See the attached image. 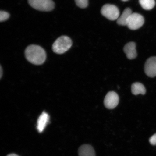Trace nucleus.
I'll return each instance as SVG.
<instances>
[{
	"label": "nucleus",
	"instance_id": "nucleus-11",
	"mask_svg": "<svg viewBox=\"0 0 156 156\" xmlns=\"http://www.w3.org/2000/svg\"><path fill=\"white\" fill-rule=\"evenodd\" d=\"M132 13L131 9L130 8H126L122 12V14L117 20L118 24L125 26L127 25L129 19Z\"/></svg>",
	"mask_w": 156,
	"mask_h": 156
},
{
	"label": "nucleus",
	"instance_id": "nucleus-16",
	"mask_svg": "<svg viewBox=\"0 0 156 156\" xmlns=\"http://www.w3.org/2000/svg\"><path fill=\"white\" fill-rule=\"evenodd\" d=\"M149 141L151 145H156V133L150 138Z\"/></svg>",
	"mask_w": 156,
	"mask_h": 156
},
{
	"label": "nucleus",
	"instance_id": "nucleus-9",
	"mask_svg": "<svg viewBox=\"0 0 156 156\" xmlns=\"http://www.w3.org/2000/svg\"><path fill=\"white\" fill-rule=\"evenodd\" d=\"M49 116L47 113L44 112H43L39 117L37 127L39 132L42 133L44 131L49 121Z\"/></svg>",
	"mask_w": 156,
	"mask_h": 156
},
{
	"label": "nucleus",
	"instance_id": "nucleus-6",
	"mask_svg": "<svg viewBox=\"0 0 156 156\" xmlns=\"http://www.w3.org/2000/svg\"><path fill=\"white\" fill-rule=\"evenodd\" d=\"M119 102V97L114 91H110L105 97L104 103L106 108L108 109H113L115 108Z\"/></svg>",
	"mask_w": 156,
	"mask_h": 156
},
{
	"label": "nucleus",
	"instance_id": "nucleus-1",
	"mask_svg": "<svg viewBox=\"0 0 156 156\" xmlns=\"http://www.w3.org/2000/svg\"><path fill=\"white\" fill-rule=\"evenodd\" d=\"M25 55L29 62L36 65L43 64L46 58L45 51L41 47L36 44H31L27 47Z\"/></svg>",
	"mask_w": 156,
	"mask_h": 156
},
{
	"label": "nucleus",
	"instance_id": "nucleus-2",
	"mask_svg": "<svg viewBox=\"0 0 156 156\" xmlns=\"http://www.w3.org/2000/svg\"><path fill=\"white\" fill-rule=\"evenodd\" d=\"M72 44V40L69 37L65 36H60L54 43L52 49L55 53L63 54L71 48Z\"/></svg>",
	"mask_w": 156,
	"mask_h": 156
},
{
	"label": "nucleus",
	"instance_id": "nucleus-18",
	"mask_svg": "<svg viewBox=\"0 0 156 156\" xmlns=\"http://www.w3.org/2000/svg\"><path fill=\"white\" fill-rule=\"evenodd\" d=\"M3 72V71H2V67L1 66V77H2V73Z\"/></svg>",
	"mask_w": 156,
	"mask_h": 156
},
{
	"label": "nucleus",
	"instance_id": "nucleus-4",
	"mask_svg": "<svg viewBox=\"0 0 156 156\" xmlns=\"http://www.w3.org/2000/svg\"><path fill=\"white\" fill-rule=\"evenodd\" d=\"M101 13L103 16L110 20H116L119 17L118 8L114 5L106 4L103 6Z\"/></svg>",
	"mask_w": 156,
	"mask_h": 156
},
{
	"label": "nucleus",
	"instance_id": "nucleus-14",
	"mask_svg": "<svg viewBox=\"0 0 156 156\" xmlns=\"http://www.w3.org/2000/svg\"><path fill=\"white\" fill-rule=\"evenodd\" d=\"M75 1L77 6L80 8H85L88 5V0H75Z\"/></svg>",
	"mask_w": 156,
	"mask_h": 156
},
{
	"label": "nucleus",
	"instance_id": "nucleus-5",
	"mask_svg": "<svg viewBox=\"0 0 156 156\" xmlns=\"http://www.w3.org/2000/svg\"><path fill=\"white\" fill-rule=\"evenodd\" d=\"M144 23V19L141 15L138 13H132L128 21L127 26L132 30L139 29Z\"/></svg>",
	"mask_w": 156,
	"mask_h": 156
},
{
	"label": "nucleus",
	"instance_id": "nucleus-7",
	"mask_svg": "<svg viewBox=\"0 0 156 156\" xmlns=\"http://www.w3.org/2000/svg\"><path fill=\"white\" fill-rule=\"evenodd\" d=\"M144 71L148 77L153 78L156 76V56H152L146 60Z\"/></svg>",
	"mask_w": 156,
	"mask_h": 156
},
{
	"label": "nucleus",
	"instance_id": "nucleus-8",
	"mask_svg": "<svg viewBox=\"0 0 156 156\" xmlns=\"http://www.w3.org/2000/svg\"><path fill=\"white\" fill-rule=\"evenodd\" d=\"M124 51L129 59H134L137 56L136 45L134 42H130L126 44L124 48Z\"/></svg>",
	"mask_w": 156,
	"mask_h": 156
},
{
	"label": "nucleus",
	"instance_id": "nucleus-3",
	"mask_svg": "<svg viewBox=\"0 0 156 156\" xmlns=\"http://www.w3.org/2000/svg\"><path fill=\"white\" fill-rule=\"evenodd\" d=\"M28 2L31 7L38 11H50L55 7V3L52 0H28Z\"/></svg>",
	"mask_w": 156,
	"mask_h": 156
},
{
	"label": "nucleus",
	"instance_id": "nucleus-15",
	"mask_svg": "<svg viewBox=\"0 0 156 156\" xmlns=\"http://www.w3.org/2000/svg\"><path fill=\"white\" fill-rule=\"evenodd\" d=\"M10 16L9 13L4 11H1L0 12V21L1 22L7 20Z\"/></svg>",
	"mask_w": 156,
	"mask_h": 156
},
{
	"label": "nucleus",
	"instance_id": "nucleus-17",
	"mask_svg": "<svg viewBox=\"0 0 156 156\" xmlns=\"http://www.w3.org/2000/svg\"><path fill=\"white\" fill-rule=\"evenodd\" d=\"M7 156H19L17 155L16 154H9V155H7Z\"/></svg>",
	"mask_w": 156,
	"mask_h": 156
},
{
	"label": "nucleus",
	"instance_id": "nucleus-12",
	"mask_svg": "<svg viewBox=\"0 0 156 156\" xmlns=\"http://www.w3.org/2000/svg\"><path fill=\"white\" fill-rule=\"evenodd\" d=\"M131 91L133 94L137 95L139 94H145L146 89L144 85L140 83H135L131 87Z\"/></svg>",
	"mask_w": 156,
	"mask_h": 156
},
{
	"label": "nucleus",
	"instance_id": "nucleus-10",
	"mask_svg": "<svg viewBox=\"0 0 156 156\" xmlns=\"http://www.w3.org/2000/svg\"><path fill=\"white\" fill-rule=\"evenodd\" d=\"M79 156H95L94 149L90 145L85 144L82 145L78 150Z\"/></svg>",
	"mask_w": 156,
	"mask_h": 156
},
{
	"label": "nucleus",
	"instance_id": "nucleus-13",
	"mask_svg": "<svg viewBox=\"0 0 156 156\" xmlns=\"http://www.w3.org/2000/svg\"><path fill=\"white\" fill-rule=\"evenodd\" d=\"M139 1L142 8L146 10L153 9L155 5V0H139Z\"/></svg>",
	"mask_w": 156,
	"mask_h": 156
},
{
	"label": "nucleus",
	"instance_id": "nucleus-19",
	"mask_svg": "<svg viewBox=\"0 0 156 156\" xmlns=\"http://www.w3.org/2000/svg\"><path fill=\"white\" fill-rule=\"evenodd\" d=\"M122 1H124V2H126V1H128L129 0H122Z\"/></svg>",
	"mask_w": 156,
	"mask_h": 156
}]
</instances>
